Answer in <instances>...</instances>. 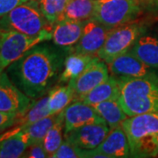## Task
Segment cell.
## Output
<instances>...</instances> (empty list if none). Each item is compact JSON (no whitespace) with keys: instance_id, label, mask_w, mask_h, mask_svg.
Returning a JSON list of instances; mask_svg holds the SVG:
<instances>
[{"instance_id":"4316f807","label":"cell","mask_w":158,"mask_h":158,"mask_svg":"<svg viewBox=\"0 0 158 158\" xmlns=\"http://www.w3.org/2000/svg\"><path fill=\"white\" fill-rule=\"evenodd\" d=\"M84 152L72 143H70L66 139L63 140L60 147L58 148L52 158H83Z\"/></svg>"},{"instance_id":"484cf974","label":"cell","mask_w":158,"mask_h":158,"mask_svg":"<svg viewBox=\"0 0 158 158\" xmlns=\"http://www.w3.org/2000/svg\"><path fill=\"white\" fill-rule=\"evenodd\" d=\"M47 20L54 26L60 20L69 0H35Z\"/></svg>"},{"instance_id":"83f0119b","label":"cell","mask_w":158,"mask_h":158,"mask_svg":"<svg viewBox=\"0 0 158 158\" xmlns=\"http://www.w3.org/2000/svg\"><path fill=\"white\" fill-rule=\"evenodd\" d=\"M22 157L28 158H45L48 157V154L46 152L45 148L43 147L42 142L35 143L27 148V149L25 151Z\"/></svg>"},{"instance_id":"ac0fdd59","label":"cell","mask_w":158,"mask_h":158,"mask_svg":"<svg viewBox=\"0 0 158 158\" xmlns=\"http://www.w3.org/2000/svg\"><path fill=\"white\" fill-rule=\"evenodd\" d=\"M130 51L154 69H158V39L151 35L142 34Z\"/></svg>"},{"instance_id":"7a4b0ae2","label":"cell","mask_w":158,"mask_h":158,"mask_svg":"<svg viewBox=\"0 0 158 158\" xmlns=\"http://www.w3.org/2000/svg\"><path fill=\"white\" fill-rule=\"evenodd\" d=\"M118 100L127 114L158 113V76L118 77Z\"/></svg>"},{"instance_id":"5b68a950","label":"cell","mask_w":158,"mask_h":158,"mask_svg":"<svg viewBox=\"0 0 158 158\" xmlns=\"http://www.w3.org/2000/svg\"><path fill=\"white\" fill-rule=\"evenodd\" d=\"M145 31V27L136 23H127L112 29L96 56L109 63L113 59L128 52Z\"/></svg>"},{"instance_id":"9a60e30c","label":"cell","mask_w":158,"mask_h":158,"mask_svg":"<svg viewBox=\"0 0 158 158\" xmlns=\"http://www.w3.org/2000/svg\"><path fill=\"white\" fill-rule=\"evenodd\" d=\"M85 22L67 19L58 20L52 28L53 43L69 52L81 38Z\"/></svg>"},{"instance_id":"d4e9b609","label":"cell","mask_w":158,"mask_h":158,"mask_svg":"<svg viewBox=\"0 0 158 158\" xmlns=\"http://www.w3.org/2000/svg\"><path fill=\"white\" fill-rule=\"evenodd\" d=\"M57 116L58 114H52L22 128L23 131L28 135L31 145L43 141L47 133L56 121Z\"/></svg>"},{"instance_id":"7402d4cb","label":"cell","mask_w":158,"mask_h":158,"mask_svg":"<svg viewBox=\"0 0 158 158\" xmlns=\"http://www.w3.org/2000/svg\"><path fill=\"white\" fill-rule=\"evenodd\" d=\"M98 0H69L60 19L85 21L93 17Z\"/></svg>"},{"instance_id":"6da1fadb","label":"cell","mask_w":158,"mask_h":158,"mask_svg":"<svg viewBox=\"0 0 158 158\" xmlns=\"http://www.w3.org/2000/svg\"><path fill=\"white\" fill-rule=\"evenodd\" d=\"M69 51L48 41L38 43L5 69L27 96L38 99L58 83Z\"/></svg>"},{"instance_id":"f1b7e54d","label":"cell","mask_w":158,"mask_h":158,"mask_svg":"<svg viewBox=\"0 0 158 158\" xmlns=\"http://www.w3.org/2000/svg\"><path fill=\"white\" fill-rule=\"evenodd\" d=\"M27 0H0V19Z\"/></svg>"},{"instance_id":"603a6c76","label":"cell","mask_w":158,"mask_h":158,"mask_svg":"<svg viewBox=\"0 0 158 158\" xmlns=\"http://www.w3.org/2000/svg\"><path fill=\"white\" fill-rule=\"evenodd\" d=\"M49 115H52L49 113L48 106V94L41 97L38 99H34L33 104L30 106L27 111L22 115L18 116L15 123L12 127H17L18 128L22 129L29 125L33 124L37 120L46 118Z\"/></svg>"},{"instance_id":"ffe728a7","label":"cell","mask_w":158,"mask_h":158,"mask_svg":"<svg viewBox=\"0 0 158 158\" xmlns=\"http://www.w3.org/2000/svg\"><path fill=\"white\" fill-rule=\"evenodd\" d=\"M119 93L118 78L109 77L106 81L95 87L86 95L82 97L79 100H82L90 106H95L98 103L106 101L114 98H118Z\"/></svg>"},{"instance_id":"30bf717a","label":"cell","mask_w":158,"mask_h":158,"mask_svg":"<svg viewBox=\"0 0 158 158\" xmlns=\"http://www.w3.org/2000/svg\"><path fill=\"white\" fill-rule=\"evenodd\" d=\"M106 63V62L100 60L98 57H94L77 78L68 83L73 86L75 91L74 100H79L110 77L108 65Z\"/></svg>"},{"instance_id":"f546056e","label":"cell","mask_w":158,"mask_h":158,"mask_svg":"<svg viewBox=\"0 0 158 158\" xmlns=\"http://www.w3.org/2000/svg\"><path fill=\"white\" fill-rule=\"evenodd\" d=\"M17 114L13 113H6L0 112V132L11 127L17 118Z\"/></svg>"},{"instance_id":"8fae6325","label":"cell","mask_w":158,"mask_h":158,"mask_svg":"<svg viewBox=\"0 0 158 158\" xmlns=\"http://www.w3.org/2000/svg\"><path fill=\"white\" fill-rule=\"evenodd\" d=\"M111 30L112 29H109L93 18L85 20L82 36L69 52H76L92 56H96L104 45Z\"/></svg>"},{"instance_id":"2e32d148","label":"cell","mask_w":158,"mask_h":158,"mask_svg":"<svg viewBox=\"0 0 158 158\" xmlns=\"http://www.w3.org/2000/svg\"><path fill=\"white\" fill-rule=\"evenodd\" d=\"M29 146L28 135L17 127H11L0 135V158L22 157Z\"/></svg>"},{"instance_id":"277c9868","label":"cell","mask_w":158,"mask_h":158,"mask_svg":"<svg viewBox=\"0 0 158 158\" xmlns=\"http://www.w3.org/2000/svg\"><path fill=\"white\" fill-rule=\"evenodd\" d=\"M53 26L47 20L35 0H27L0 19V30L19 33L52 40Z\"/></svg>"},{"instance_id":"4dcf8cb0","label":"cell","mask_w":158,"mask_h":158,"mask_svg":"<svg viewBox=\"0 0 158 158\" xmlns=\"http://www.w3.org/2000/svg\"><path fill=\"white\" fill-rule=\"evenodd\" d=\"M148 6H150L154 8L158 9V0H143Z\"/></svg>"},{"instance_id":"3957f363","label":"cell","mask_w":158,"mask_h":158,"mask_svg":"<svg viewBox=\"0 0 158 158\" xmlns=\"http://www.w3.org/2000/svg\"><path fill=\"white\" fill-rule=\"evenodd\" d=\"M121 127L128 139L131 156H157L158 113H142L127 117Z\"/></svg>"},{"instance_id":"5bb4252c","label":"cell","mask_w":158,"mask_h":158,"mask_svg":"<svg viewBox=\"0 0 158 158\" xmlns=\"http://www.w3.org/2000/svg\"><path fill=\"white\" fill-rule=\"evenodd\" d=\"M64 133L92 123H106L95 108L82 100H74L63 110Z\"/></svg>"},{"instance_id":"9c48e42d","label":"cell","mask_w":158,"mask_h":158,"mask_svg":"<svg viewBox=\"0 0 158 158\" xmlns=\"http://www.w3.org/2000/svg\"><path fill=\"white\" fill-rule=\"evenodd\" d=\"M84 157L119 158L131 156L127 136L122 127L110 130L102 143L92 150H83Z\"/></svg>"},{"instance_id":"52a82bcc","label":"cell","mask_w":158,"mask_h":158,"mask_svg":"<svg viewBox=\"0 0 158 158\" xmlns=\"http://www.w3.org/2000/svg\"><path fill=\"white\" fill-rule=\"evenodd\" d=\"M48 41L44 37H34L13 30H0V72L38 43Z\"/></svg>"},{"instance_id":"4fadbf2b","label":"cell","mask_w":158,"mask_h":158,"mask_svg":"<svg viewBox=\"0 0 158 158\" xmlns=\"http://www.w3.org/2000/svg\"><path fill=\"white\" fill-rule=\"evenodd\" d=\"M109 71L118 77H145L158 76L155 69L128 51L107 63Z\"/></svg>"},{"instance_id":"cb8c5ba5","label":"cell","mask_w":158,"mask_h":158,"mask_svg":"<svg viewBox=\"0 0 158 158\" xmlns=\"http://www.w3.org/2000/svg\"><path fill=\"white\" fill-rule=\"evenodd\" d=\"M64 115L63 111L58 113L56 121L48 132L47 133L44 140L42 141L43 147L45 148L48 156L51 157L56 153L58 148L62 144V137H63V131H64Z\"/></svg>"},{"instance_id":"d6986e66","label":"cell","mask_w":158,"mask_h":158,"mask_svg":"<svg viewBox=\"0 0 158 158\" xmlns=\"http://www.w3.org/2000/svg\"><path fill=\"white\" fill-rule=\"evenodd\" d=\"M93 107L106 122L110 129L120 127L122 122L128 117L120 105L118 97L98 103L93 106Z\"/></svg>"},{"instance_id":"7c38bea8","label":"cell","mask_w":158,"mask_h":158,"mask_svg":"<svg viewBox=\"0 0 158 158\" xmlns=\"http://www.w3.org/2000/svg\"><path fill=\"white\" fill-rule=\"evenodd\" d=\"M110 130L106 123H92L64 133V137L80 149L92 150L101 144Z\"/></svg>"},{"instance_id":"ba28073f","label":"cell","mask_w":158,"mask_h":158,"mask_svg":"<svg viewBox=\"0 0 158 158\" xmlns=\"http://www.w3.org/2000/svg\"><path fill=\"white\" fill-rule=\"evenodd\" d=\"M34 100L12 83L5 70L0 72V112L22 115Z\"/></svg>"},{"instance_id":"e0dca14e","label":"cell","mask_w":158,"mask_h":158,"mask_svg":"<svg viewBox=\"0 0 158 158\" xmlns=\"http://www.w3.org/2000/svg\"><path fill=\"white\" fill-rule=\"evenodd\" d=\"M93 59L94 56H92L76 52H69L57 85L68 84L71 80L77 78Z\"/></svg>"},{"instance_id":"8992f818","label":"cell","mask_w":158,"mask_h":158,"mask_svg":"<svg viewBox=\"0 0 158 158\" xmlns=\"http://www.w3.org/2000/svg\"><path fill=\"white\" fill-rule=\"evenodd\" d=\"M140 11V5L135 0H98L92 18L113 29L134 20Z\"/></svg>"},{"instance_id":"44dd1931","label":"cell","mask_w":158,"mask_h":158,"mask_svg":"<svg viewBox=\"0 0 158 158\" xmlns=\"http://www.w3.org/2000/svg\"><path fill=\"white\" fill-rule=\"evenodd\" d=\"M75 91L73 86L56 85L48 93V106L50 114H58L74 101Z\"/></svg>"},{"instance_id":"1f68e13d","label":"cell","mask_w":158,"mask_h":158,"mask_svg":"<svg viewBox=\"0 0 158 158\" xmlns=\"http://www.w3.org/2000/svg\"><path fill=\"white\" fill-rule=\"evenodd\" d=\"M135 1H139V0H135Z\"/></svg>"}]
</instances>
